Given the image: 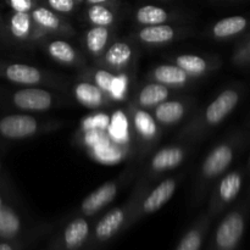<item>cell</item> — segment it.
I'll use <instances>...</instances> for the list:
<instances>
[{
  "label": "cell",
  "mask_w": 250,
  "mask_h": 250,
  "mask_svg": "<svg viewBox=\"0 0 250 250\" xmlns=\"http://www.w3.org/2000/svg\"><path fill=\"white\" fill-rule=\"evenodd\" d=\"M32 20L39 31L44 34H62V36H72L73 29L70 23L65 21L60 14L53 11L51 9L42 5H37L31 11Z\"/></svg>",
  "instance_id": "cell-12"
},
{
  "label": "cell",
  "mask_w": 250,
  "mask_h": 250,
  "mask_svg": "<svg viewBox=\"0 0 250 250\" xmlns=\"http://www.w3.org/2000/svg\"><path fill=\"white\" fill-rule=\"evenodd\" d=\"M192 107L187 100H165L153 109V116L159 126L171 127L180 124Z\"/></svg>",
  "instance_id": "cell-18"
},
{
  "label": "cell",
  "mask_w": 250,
  "mask_h": 250,
  "mask_svg": "<svg viewBox=\"0 0 250 250\" xmlns=\"http://www.w3.org/2000/svg\"><path fill=\"white\" fill-rule=\"evenodd\" d=\"M115 0H85V2H87L88 5H95V4H112Z\"/></svg>",
  "instance_id": "cell-34"
},
{
  "label": "cell",
  "mask_w": 250,
  "mask_h": 250,
  "mask_svg": "<svg viewBox=\"0 0 250 250\" xmlns=\"http://www.w3.org/2000/svg\"><path fill=\"white\" fill-rule=\"evenodd\" d=\"M148 80L168 88H182L186 87L193 78L175 63H161L149 72Z\"/></svg>",
  "instance_id": "cell-21"
},
{
  "label": "cell",
  "mask_w": 250,
  "mask_h": 250,
  "mask_svg": "<svg viewBox=\"0 0 250 250\" xmlns=\"http://www.w3.org/2000/svg\"><path fill=\"white\" fill-rule=\"evenodd\" d=\"M49 9L58 14L68 15L76 9V0H45Z\"/></svg>",
  "instance_id": "cell-32"
},
{
  "label": "cell",
  "mask_w": 250,
  "mask_h": 250,
  "mask_svg": "<svg viewBox=\"0 0 250 250\" xmlns=\"http://www.w3.org/2000/svg\"><path fill=\"white\" fill-rule=\"evenodd\" d=\"M170 20V15L164 7L156 5H144L136 11V21L142 26L163 24Z\"/></svg>",
  "instance_id": "cell-27"
},
{
  "label": "cell",
  "mask_w": 250,
  "mask_h": 250,
  "mask_svg": "<svg viewBox=\"0 0 250 250\" xmlns=\"http://www.w3.org/2000/svg\"><path fill=\"white\" fill-rule=\"evenodd\" d=\"M232 60L237 66H241V67L250 66V32L236 46Z\"/></svg>",
  "instance_id": "cell-31"
},
{
  "label": "cell",
  "mask_w": 250,
  "mask_h": 250,
  "mask_svg": "<svg viewBox=\"0 0 250 250\" xmlns=\"http://www.w3.org/2000/svg\"><path fill=\"white\" fill-rule=\"evenodd\" d=\"M83 250H93V249H89V248H84Z\"/></svg>",
  "instance_id": "cell-38"
},
{
  "label": "cell",
  "mask_w": 250,
  "mask_h": 250,
  "mask_svg": "<svg viewBox=\"0 0 250 250\" xmlns=\"http://www.w3.org/2000/svg\"><path fill=\"white\" fill-rule=\"evenodd\" d=\"M20 247H16L10 243H0V250H20Z\"/></svg>",
  "instance_id": "cell-35"
},
{
  "label": "cell",
  "mask_w": 250,
  "mask_h": 250,
  "mask_svg": "<svg viewBox=\"0 0 250 250\" xmlns=\"http://www.w3.org/2000/svg\"><path fill=\"white\" fill-rule=\"evenodd\" d=\"M250 28V17L243 15L229 16L219 20L216 23L212 24L210 34L214 39L224 41V39L233 38L243 34Z\"/></svg>",
  "instance_id": "cell-23"
},
{
  "label": "cell",
  "mask_w": 250,
  "mask_h": 250,
  "mask_svg": "<svg viewBox=\"0 0 250 250\" xmlns=\"http://www.w3.org/2000/svg\"><path fill=\"white\" fill-rule=\"evenodd\" d=\"M171 61L187 72L192 78L203 77L220 66L219 59L205 58L197 54H181L171 59Z\"/></svg>",
  "instance_id": "cell-19"
},
{
  "label": "cell",
  "mask_w": 250,
  "mask_h": 250,
  "mask_svg": "<svg viewBox=\"0 0 250 250\" xmlns=\"http://www.w3.org/2000/svg\"><path fill=\"white\" fill-rule=\"evenodd\" d=\"M129 117L137 141L142 146V153L146 155V151L155 146L160 139V127L150 112L134 104L129 106Z\"/></svg>",
  "instance_id": "cell-7"
},
{
  "label": "cell",
  "mask_w": 250,
  "mask_h": 250,
  "mask_svg": "<svg viewBox=\"0 0 250 250\" xmlns=\"http://www.w3.org/2000/svg\"><path fill=\"white\" fill-rule=\"evenodd\" d=\"M9 29L16 41L28 43L44 38V34L38 29L32 20L31 12H14L9 19Z\"/></svg>",
  "instance_id": "cell-20"
},
{
  "label": "cell",
  "mask_w": 250,
  "mask_h": 250,
  "mask_svg": "<svg viewBox=\"0 0 250 250\" xmlns=\"http://www.w3.org/2000/svg\"><path fill=\"white\" fill-rule=\"evenodd\" d=\"M250 216V192L220 221L205 250H239Z\"/></svg>",
  "instance_id": "cell-4"
},
{
  "label": "cell",
  "mask_w": 250,
  "mask_h": 250,
  "mask_svg": "<svg viewBox=\"0 0 250 250\" xmlns=\"http://www.w3.org/2000/svg\"><path fill=\"white\" fill-rule=\"evenodd\" d=\"M187 153V149L182 146H170L160 149L149 163L148 175H160L178 167L186 160Z\"/></svg>",
  "instance_id": "cell-15"
},
{
  "label": "cell",
  "mask_w": 250,
  "mask_h": 250,
  "mask_svg": "<svg viewBox=\"0 0 250 250\" xmlns=\"http://www.w3.org/2000/svg\"><path fill=\"white\" fill-rule=\"evenodd\" d=\"M14 12H31L37 6L34 0H6Z\"/></svg>",
  "instance_id": "cell-33"
},
{
  "label": "cell",
  "mask_w": 250,
  "mask_h": 250,
  "mask_svg": "<svg viewBox=\"0 0 250 250\" xmlns=\"http://www.w3.org/2000/svg\"><path fill=\"white\" fill-rule=\"evenodd\" d=\"M45 128L38 119L28 114H12L0 120V134L7 139H26Z\"/></svg>",
  "instance_id": "cell-9"
},
{
  "label": "cell",
  "mask_w": 250,
  "mask_h": 250,
  "mask_svg": "<svg viewBox=\"0 0 250 250\" xmlns=\"http://www.w3.org/2000/svg\"><path fill=\"white\" fill-rule=\"evenodd\" d=\"M242 90L239 87L226 88L208 104L204 110L195 115L192 121L180 133L181 139L194 141L204 137L219 126L239 104Z\"/></svg>",
  "instance_id": "cell-2"
},
{
  "label": "cell",
  "mask_w": 250,
  "mask_h": 250,
  "mask_svg": "<svg viewBox=\"0 0 250 250\" xmlns=\"http://www.w3.org/2000/svg\"><path fill=\"white\" fill-rule=\"evenodd\" d=\"M144 183L139 182L138 187L136 188L131 198L127 200L126 204L114 208L112 210L107 211L97 222L93 231L90 232V236L84 248L100 250L109 242H111L115 237L119 236L121 232H125L127 229H129V221H131L134 209L146 193V186H144Z\"/></svg>",
  "instance_id": "cell-3"
},
{
  "label": "cell",
  "mask_w": 250,
  "mask_h": 250,
  "mask_svg": "<svg viewBox=\"0 0 250 250\" xmlns=\"http://www.w3.org/2000/svg\"><path fill=\"white\" fill-rule=\"evenodd\" d=\"M134 60V49L129 43L116 41L110 44L98 59V65L109 71H124Z\"/></svg>",
  "instance_id": "cell-13"
},
{
  "label": "cell",
  "mask_w": 250,
  "mask_h": 250,
  "mask_svg": "<svg viewBox=\"0 0 250 250\" xmlns=\"http://www.w3.org/2000/svg\"><path fill=\"white\" fill-rule=\"evenodd\" d=\"M4 77L15 84L33 85L46 84L51 82V77L38 67L27 63H9L4 67Z\"/></svg>",
  "instance_id": "cell-14"
},
{
  "label": "cell",
  "mask_w": 250,
  "mask_h": 250,
  "mask_svg": "<svg viewBox=\"0 0 250 250\" xmlns=\"http://www.w3.org/2000/svg\"><path fill=\"white\" fill-rule=\"evenodd\" d=\"M178 36V31L173 26L167 23L144 26L136 33V38L141 43L150 46H160L175 41Z\"/></svg>",
  "instance_id": "cell-24"
},
{
  "label": "cell",
  "mask_w": 250,
  "mask_h": 250,
  "mask_svg": "<svg viewBox=\"0 0 250 250\" xmlns=\"http://www.w3.org/2000/svg\"><path fill=\"white\" fill-rule=\"evenodd\" d=\"M20 229V220L14 210L0 205V236L12 238Z\"/></svg>",
  "instance_id": "cell-29"
},
{
  "label": "cell",
  "mask_w": 250,
  "mask_h": 250,
  "mask_svg": "<svg viewBox=\"0 0 250 250\" xmlns=\"http://www.w3.org/2000/svg\"><path fill=\"white\" fill-rule=\"evenodd\" d=\"M87 80L95 83L98 87L102 88L109 95H111L115 92V88H116V76L111 71L105 70V68L104 70L92 71V73H90V76H88Z\"/></svg>",
  "instance_id": "cell-30"
},
{
  "label": "cell",
  "mask_w": 250,
  "mask_h": 250,
  "mask_svg": "<svg viewBox=\"0 0 250 250\" xmlns=\"http://www.w3.org/2000/svg\"><path fill=\"white\" fill-rule=\"evenodd\" d=\"M72 94L76 102L87 109H100L110 104V95L88 80L76 82Z\"/></svg>",
  "instance_id": "cell-17"
},
{
  "label": "cell",
  "mask_w": 250,
  "mask_h": 250,
  "mask_svg": "<svg viewBox=\"0 0 250 250\" xmlns=\"http://www.w3.org/2000/svg\"><path fill=\"white\" fill-rule=\"evenodd\" d=\"M249 134L238 132L225 141L220 142L209 151L202 161L197 176V186L194 190V204H198L212 188L221 176L226 173L229 166L236 160L237 155L248 146Z\"/></svg>",
  "instance_id": "cell-1"
},
{
  "label": "cell",
  "mask_w": 250,
  "mask_h": 250,
  "mask_svg": "<svg viewBox=\"0 0 250 250\" xmlns=\"http://www.w3.org/2000/svg\"><path fill=\"white\" fill-rule=\"evenodd\" d=\"M244 176H246V170L237 168L225 173L212 186L211 197L207 209V212L212 220L220 216L232 203H234L242 190Z\"/></svg>",
  "instance_id": "cell-5"
},
{
  "label": "cell",
  "mask_w": 250,
  "mask_h": 250,
  "mask_svg": "<svg viewBox=\"0 0 250 250\" xmlns=\"http://www.w3.org/2000/svg\"><path fill=\"white\" fill-rule=\"evenodd\" d=\"M119 189V180H112L102 185L82 200L78 214L84 217H92L99 214L105 207H107L116 198Z\"/></svg>",
  "instance_id": "cell-11"
},
{
  "label": "cell",
  "mask_w": 250,
  "mask_h": 250,
  "mask_svg": "<svg viewBox=\"0 0 250 250\" xmlns=\"http://www.w3.org/2000/svg\"><path fill=\"white\" fill-rule=\"evenodd\" d=\"M246 175H249V176H250V153H249V156H248V160H247Z\"/></svg>",
  "instance_id": "cell-36"
},
{
  "label": "cell",
  "mask_w": 250,
  "mask_h": 250,
  "mask_svg": "<svg viewBox=\"0 0 250 250\" xmlns=\"http://www.w3.org/2000/svg\"><path fill=\"white\" fill-rule=\"evenodd\" d=\"M76 1H77V2H82V1H84V0H76Z\"/></svg>",
  "instance_id": "cell-37"
},
{
  "label": "cell",
  "mask_w": 250,
  "mask_h": 250,
  "mask_svg": "<svg viewBox=\"0 0 250 250\" xmlns=\"http://www.w3.org/2000/svg\"><path fill=\"white\" fill-rule=\"evenodd\" d=\"M87 20L92 26L111 28L116 22V12L106 4L89 5L87 10Z\"/></svg>",
  "instance_id": "cell-28"
},
{
  "label": "cell",
  "mask_w": 250,
  "mask_h": 250,
  "mask_svg": "<svg viewBox=\"0 0 250 250\" xmlns=\"http://www.w3.org/2000/svg\"><path fill=\"white\" fill-rule=\"evenodd\" d=\"M111 31L109 27L93 26L84 34V46L94 59H99L109 46Z\"/></svg>",
  "instance_id": "cell-26"
},
{
  "label": "cell",
  "mask_w": 250,
  "mask_h": 250,
  "mask_svg": "<svg viewBox=\"0 0 250 250\" xmlns=\"http://www.w3.org/2000/svg\"><path fill=\"white\" fill-rule=\"evenodd\" d=\"M11 102L15 107L23 111L42 112L55 106L56 98L49 90L38 87H26L12 94Z\"/></svg>",
  "instance_id": "cell-10"
},
{
  "label": "cell",
  "mask_w": 250,
  "mask_h": 250,
  "mask_svg": "<svg viewBox=\"0 0 250 250\" xmlns=\"http://www.w3.org/2000/svg\"><path fill=\"white\" fill-rule=\"evenodd\" d=\"M170 88L150 81L138 90L136 98H134V105L146 110L154 109L159 104L167 100L170 98Z\"/></svg>",
  "instance_id": "cell-25"
},
{
  "label": "cell",
  "mask_w": 250,
  "mask_h": 250,
  "mask_svg": "<svg viewBox=\"0 0 250 250\" xmlns=\"http://www.w3.org/2000/svg\"><path fill=\"white\" fill-rule=\"evenodd\" d=\"M44 49L49 58L65 66H82L84 59L77 49L63 39H50L44 42Z\"/></svg>",
  "instance_id": "cell-22"
},
{
  "label": "cell",
  "mask_w": 250,
  "mask_h": 250,
  "mask_svg": "<svg viewBox=\"0 0 250 250\" xmlns=\"http://www.w3.org/2000/svg\"><path fill=\"white\" fill-rule=\"evenodd\" d=\"M90 222L84 216H76L71 220L59 236L49 244L46 250H80L84 248L90 236Z\"/></svg>",
  "instance_id": "cell-8"
},
{
  "label": "cell",
  "mask_w": 250,
  "mask_h": 250,
  "mask_svg": "<svg viewBox=\"0 0 250 250\" xmlns=\"http://www.w3.org/2000/svg\"><path fill=\"white\" fill-rule=\"evenodd\" d=\"M214 220L207 211L200 214L178 242L175 250H202Z\"/></svg>",
  "instance_id": "cell-16"
},
{
  "label": "cell",
  "mask_w": 250,
  "mask_h": 250,
  "mask_svg": "<svg viewBox=\"0 0 250 250\" xmlns=\"http://www.w3.org/2000/svg\"><path fill=\"white\" fill-rule=\"evenodd\" d=\"M249 126H250V121H249Z\"/></svg>",
  "instance_id": "cell-39"
},
{
  "label": "cell",
  "mask_w": 250,
  "mask_h": 250,
  "mask_svg": "<svg viewBox=\"0 0 250 250\" xmlns=\"http://www.w3.org/2000/svg\"><path fill=\"white\" fill-rule=\"evenodd\" d=\"M177 183L178 181L176 177L166 178L163 182L159 183L153 190H150L148 194H144L134 209L131 221H129V227L133 226L143 217H146L148 215H151L160 210L173 197L176 188H177Z\"/></svg>",
  "instance_id": "cell-6"
}]
</instances>
